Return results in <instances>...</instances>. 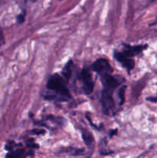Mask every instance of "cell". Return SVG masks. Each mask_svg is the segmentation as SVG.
<instances>
[{"label":"cell","instance_id":"9a60e30c","mask_svg":"<svg viewBox=\"0 0 157 158\" xmlns=\"http://www.w3.org/2000/svg\"><path fill=\"white\" fill-rule=\"evenodd\" d=\"M32 133H33V134H45L46 131H42V130H40V131H37V130H33V131H32Z\"/></svg>","mask_w":157,"mask_h":158},{"label":"cell","instance_id":"3957f363","mask_svg":"<svg viewBox=\"0 0 157 158\" xmlns=\"http://www.w3.org/2000/svg\"><path fill=\"white\" fill-rule=\"evenodd\" d=\"M91 69L100 76L101 79L112 75L113 69L106 59H98L91 65Z\"/></svg>","mask_w":157,"mask_h":158},{"label":"cell","instance_id":"30bf717a","mask_svg":"<svg viewBox=\"0 0 157 158\" xmlns=\"http://www.w3.org/2000/svg\"><path fill=\"white\" fill-rule=\"evenodd\" d=\"M126 86H121L120 89H119V100H120V102H119V105H121V106H122L125 102V92H126Z\"/></svg>","mask_w":157,"mask_h":158},{"label":"cell","instance_id":"7c38bea8","mask_svg":"<svg viewBox=\"0 0 157 158\" xmlns=\"http://www.w3.org/2000/svg\"><path fill=\"white\" fill-rule=\"evenodd\" d=\"M47 119L52 120V121H55V123H57V124H62V122H61V120H64L63 119L61 118V117H53V116H49V117H47Z\"/></svg>","mask_w":157,"mask_h":158},{"label":"cell","instance_id":"4fadbf2b","mask_svg":"<svg viewBox=\"0 0 157 158\" xmlns=\"http://www.w3.org/2000/svg\"><path fill=\"white\" fill-rule=\"evenodd\" d=\"M16 19L19 23H23L25 21V12L24 13H20L16 16Z\"/></svg>","mask_w":157,"mask_h":158},{"label":"cell","instance_id":"e0dca14e","mask_svg":"<svg viewBox=\"0 0 157 158\" xmlns=\"http://www.w3.org/2000/svg\"><path fill=\"white\" fill-rule=\"evenodd\" d=\"M27 147H30V148H36V149H38V148H39V145L38 144H36V143L28 144Z\"/></svg>","mask_w":157,"mask_h":158},{"label":"cell","instance_id":"52a82bcc","mask_svg":"<svg viewBox=\"0 0 157 158\" xmlns=\"http://www.w3.org/2000/svg\"><path fill=\"white\" fill-rule=\"evenodd\" d=\"M73 63L72 60H69V62L65 65L64 68L62 69V73L63 77L65 78V80L69 81L70 79L71 76H72V70H73Z\"/></svg>","mask_w":157,"mask_h":158},{"label":"cell","instance_id":"5b68a950","mask_svg":"<svg viewBox=\"0 0 157 158\" xmlns=\"http://www.w3.org/2000/svg\"><path fill=\"white\" fill-rule=\"evenodd\" d=\"M114 56L116 60L120 63L123 67H125L129 73L134 68L135 66V62L134 60H132L131 58L126 56L123 53L121 52H115L114 53Z\"/></svg>","mask_w":157,"mask_h":158},{"label":"cell","instance_id":"9c48e42d","mask_svg":"<svg viewBox=\"0 0 157 158\" xmlns=\"http://www.w3.org/2000/svg\"><path fill=\"white\" fill-rule=\"evenodd\" d=\"M82 137H83V140H84L85 143H86L87 146H90V145L93 144L94 139L92 134H90L89 132L83 130V131H82Z\"/></svg>","mask_w":157,"mask_h":158},{"label":"cell","instance_id":"6da1fadb","mask_svg":"<svg viewBox=\"0 0 157 158\" xmlns=\"http://www.w3.org/2000/svg\"><path fill=\"white\" fill-rule=\"evenodd\" d=\"M101 81L103 84L101 97L102 112L105 115L109 116L112 114L115 109V101L112 96L113 92L121 84V81L116 76L112 75L102 78Z\"/></svg>","mask_w":157,"mask_h":158},{"label":"cell","instance_id":"5bb4252c","mask_svg":"<svg viewBox=\"0 0 157 158\" xmlns=\"http://www.w3.org/2000/svg\"><path fill=\"white\" fill-rule=\"evenodd\" d=\"M5 43V39L4 33L2 30H0V47H2Z\"/></svg>","mask_w":157,"mask_h":158},{"label":"cell","instance_id":"8fae6325","mask_svg":"<svg viewBox=\"0 0 157 158\" xmlns=\"http://www.w3.org/2000/svg\"><path fill=\"white\" fill-rule=\"evenodd\" d=\"M15 143H14V141H9V142H7V143L5 144V150H8V151H12V150H13V148L14 147H15Z\"/></svg>","mask_w":157,"mask_h":158},{"label":"cell","instance_id":"ba28073f","mask_svg":"<svg viewBox=\"0 0 157 158\" xmlns=\"http://www.w3.org/2000/svg\"><path fill=\"white\" fill-rule=\"evenodd\" d=\"M26 156L25 150L23 149H17L12 150L7 153L5 158H24Z\"/></svg>","mask_w":157,"mask_h":158},{"label":"cell","instance_id":"7a4b0ae2","mask_svg":"<svg viewBox=\"0 0 157 158\" xmlns=\"http://www.w3.org/2000/svg\"><path fill=\"white\" fill-rule=\"evenodd\" d=\"M47 89L54 92V93L59 96V97H62L63 101L71 98L70 93L66 86V81L59 74H54L49 79Z\"/></svg>","mask_w":157,"mask_h":158},{"label":"cell","instance_id":"8992f818","mask_svg":"<svg viewBox=\"0 0 157 158\" xmlns=\"http://www.w3.org/2000/svg\"><path fill=\"white\" fill-rule=\"evenodd\" d=\"M147 48V45H138V46H130V45H124V50L123 53L126 56L133 57L138 55L140 53Z\"/></svg>","mask_w":157,"mask_h":158},{"label":"cell","instance_id":"2e32d148","mask_svg":"<svg viewBox=\"0 0 157 158\" xmlns=\"http://www.w3.org/2000/svg\"><path fill=\"white\" fill-rule=\"evenodd\" d=\"M116 134H117V129L112 130V131H110V133H109V136H110V137H112Z\"/></svg>","mask_w":157,"mask_h":158},{"label":"cell","instance_id":"277c9868","mask_svg":"<svg viewBox=\"0 0 157 158\" xmlns=\"http://www.w3.org/2000/svg\"><path fill=\"white\" fill-rule=\"evenodd\" d=\"M80 79L83 82V90L86 95H89L93 93L94 89V82L93 80V77L88 69H82L80 73Z\"/></svg>","mask_w":157,"mask_h":158}]
</instances>
